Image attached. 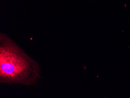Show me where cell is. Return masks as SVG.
I'll return each instance as SVG.
<instances>
[{
    "label": "cell",
    "mask_w": 130,
    "mask_h": 98,
    "mask_svg": "<svg viewBox=\"0 0 130 98\" xmlns=\"http://www.w3.org/2000/svg\"><path fill=\"white\" fill-rule=\"evenodd\" d=\"M0 82L12 85H35L41 78L38 62L6 36L1 34Z\"/></svg>",
    "instance_id": "cell-1"
}]
</instances>
